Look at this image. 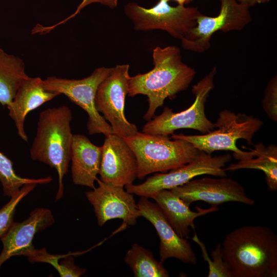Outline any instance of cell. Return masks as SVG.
<instances>
[{"mask_svg": "<svg viewBox=\"0 0 277 277\" xmlns=\"http://www.w3.org/2000/svg\"><path fill=\"white\" fill-rule=\"evenodd\" d=\"M28 77L23 60L0 48V104L9 105L23 81Z\"/></svg>", "mask_w": 277, "mask_h": 277, "instance_id": "21", "label": "cell"}, {"mask_svg": "<svg viewBox=\"0 0 277 277\" xmlns=\"http://www.w3.org/2000/svg\"><path fill=\"white\" fill-rule=\"evenodd\" d=\"M262 108L269 118L277 121V77L275 75L268 83L264 91Z\"/></svg>", "mask_w": 277, "mask_h": 277, "instance_id": "27", "label": "cell"}, {"mask_svg": "<svg viewBox=\"0 0 277 277\" xmlns=\"http://www.w3.org/2000/svg\"><path fill=\"white\" fill-rule=\"evenodd\" d=\"M232 277H276L277 236L269 228L246 225L235 229L221 245Z\"/></svg>", "mask_w": 277, "mask_h": 277, "instance_id": "1", "label": "cell"}, {"mask_svg": "<svg viewBox=\"0 0 277 277\" xmlns=\"http://www.w3.org/2000/svg\"><path fill=\"white\" fill-rule=\"evenodd\" d=\"M152 58L154 67L151 70L130 76L128 80L129 96L143 94L148 97V109L143 116L147 121L154 116L166 98H172L185 90L196 73L183 62L177 46H157L152 51Z\"/></svg>", "mask_w": 277, "mask_h": 277, "instance_id": "2", "label": "cell"}, {"mask_svg": "<svg viewBox=\"0 0 277 277\" xmlns=\"http://www.w3.org/2000/svg\"><path fill=\"white\" fill-rule=\"evenodd\" d=\"M52 180V178L50 176L39 179H30L18 175L13 169L12 161L0 151V182L4 196L11 197L25 184H47Z\"/></svg>", "mask_w": 277, "mask_h": 277, "instance_id": "23", "label": "cell"}, {"mask_svg": "<svg viewBox=\"0 0 277 277\" xmlns=\"http://www.w3.org/2000/svg\"><path fill=\"white\" fill-rule=\"evenodd\" d=\"M216 68L210 72L192 87L195 95L194 103L188 109L174 113L172 109L165 107L159 115L154 116L148 121L142 128V132L153 135L168 136L179 129L189 128L205 134L212 131L215 125L207 117L205 105L210 92L214 88V78Z\"/></svg>", "mask_w": 277, "mask_h": 277, "instance_id": "6", "label": "cell"}, {"mask_svg": "<svg viewBox=\"0 0 277 277\" xmlns=\"http://www.w3.org/2000/svg\"><path fill=\"white\" fill-rule=\"evenodd\" d=\"M214 125L217 129L205 134L187 135L173 133L171 137L185 140L199 151L209 154L217 150L239 153L243 150L237 147L236 141L244 139L248 144H253L252 137L263 126V122L259 118L245 113L236 114L226 109L219 113Z\"/></svg>", "mask_w": 277, "mask_h": 277, "instance_id": "5", "label": "cell"}, {"mask_svg": "<svg viewBox=\"0 0 277 277\" xmlns=\"http://www.w3.org/2000/svg\"><path fill=\"white\" fill-rule=\"evenodd\" d=\"M66 254H51L45 248L36 249L28 258L30 263L44 262L51 265L62 277H79L84 275L86 269L76 265L72 255Z\"/></svg>", "mask_w": 277, "mask_h": 277, "instance_id": "24", "label": "cell"}, {"mask_svg": "<svg viewBox=\"0 0 277 277\" xmlns=\"http://www.w3.org/2000/svg\"><path fill=\"white\" fill-rule=\"evenodd\" d=\"M191 239L199 245L203 258L208 264V277H232L230 269L223 259L220 243H217L211 251L210 259L205 244L199 240L195 233Z\"/></svg>", "mask_w": 277, "mask_h": 277, "instance_id": "25", "label": "cell"}, {"mask_svg": "<svg viewBox=\"0 0 277 277\" xmlns=\"http://www.w3.org/2000/svg\"><path fill=\"white\" fill-rule=\"evenodd\" d=\"M134 152L137 162V177L155 172H166L194 160L201 151L182 139L138 132L123 138Z\"/></svg>", "mask_w": 277, "mask_h": 277, "instance_id": "4", "label": "cell"}, {"mask_svg": "<svg viewBox=\"0 0 277 277\" xmlns=\"http://www.w3.org/2000/svg\"><path fill=\"white\" fill-rule=\"evenodd\" d=\"M111 68H96L89 76L81 80L49 76L43 80L45 90L63 94L85 110L88 114L87 128L90 135L113 133L110 125L97 111L95 97L100 83L109 74Z\"/></svg>", "mask_w": 277, "mask_h": 277, "instance_id": "9", "label": "cell"}, {"mask_svg": "<svg viewBox=\"0 0 277 277\" xmlns=\"http://www.w3.org/2000/svg\"><path fill=\"white\" fill-rule=\"evenodd\" d=\"M170 190L189 206L196 201H203L211 206L228 202L250 206L255 203L254 200L246 195L244 188L239 183L226 177L192 179Z\"/></svg>", "mask_w": 277, "mask_h": 277, "instance_id": "12", "label": "cell"}, {"mask_svg": "<svg viewBox=\"0 0 277 277\" xmlns=\"http://www.w3.org/2000/svg\"><path fill=\"white\" fill-rule=\"evenodd\" d=\"M137 205L141 216L153 225L157 233L161 263L172 258L184 263H197V258L190 243L177 235L157 204L149 201L147 197H141Z\"/></svg>", "mask_w": 277, "mask_h": 277, "instance_id": "15", "label": "cell"}, {"mask_svg": "<svg viewBox=\"0 0 277 277\" xmlns=\"http://www.w3.org/2000/svg\"><path fill=\"white\" fill-rule=\"evenodd\" d=\"M168 2L172 0H165ZM174 1L178 4L179 5L185 6L186 4H188L190 3L193 0H172Z\"/></svg>", "mask_w": 277, "mask_h": 277, "instance_id": "30", "label": "cell"}, {"mask_svg": "<svg viewBox=\"0 0 277 277\" xmlns=\"http://www.w3.org/2000/svg\"><path fill=\"white\" fill-rule=\"evenodd\" d=\"M137 162L128 145L114 133L105 136L98 174L103 182L124 187L137 177Z\"/></svg>", "mask_w": 277, "mask_h": 277, "instance_id": "14", "label": "cell"}, {"mask_svg": "<svg viewBox=\"0 0 277 277\" xmlns=\"http://www.w3.org/2000/svg\"><path fill=\"white\" fill-rule=\"evenodd\" d=\"M34 183L24 185L11 197L10 200L0 209V238L9 230L14 222L16 208L21 201L36 187Z\"/></svg>", "mask_w": 277, "mask_h": 277, "instance_id": "26", "label": "cell"}, {"mask_svg": "<svg viewBox=\"0 0 277 277\" xmlns=\"http://www.w3.org/2000/svg\"><path fill=\"white\" fill-rule=\"evenodd\" d=\"M101 158L102 146L95 145L85 135L73 134L70 160L73 183L93 189Z\"/></svg>", "mask_w": 277, "mask_h": 277, "instance_id": "18", "label": "cell"}, {"mask_svg": "<svg viewBox=\"0 0 277 277\" xmlns=\"http://www.w3.org/2000/svg\"><path fill=\"white\" fill-rule=\"evenodd\" d=\"M129 65H116L111 68L107 77L99 85L95 97L97 111L110 123L114 134L129 137L138 131L136 126L129 122L125 113V103L128 94Z\"/></svg>", "mask_w": 277, "mask_h": 277, "instance_id": "10", "label": "cell"}, {"mask_svg": "<svg viewBox=\"0 0 277 277\" xmlns=\"http://www.w3.org/2000/svg\"><path fill=\"white\" fill-rule=\"evenodd\" d=\"M231 160L229 153L212 156L211 154L201 151L194 160L186 165L168 172L155 173L140 184H128L125 187L133 194L152 199L161 190H171L182 186L199 175L226 177L224 168Z\"/></svg>", "mask_w": 277, "mask_h": 277, "instance_id": "8", "label": "cell"}, {"mask_svg": "<svg viewBox=\"0 0 277 277\" xmlns=\"http://www.w3.org/2000/svg\"><path fill=\"white\" fill-rule=\"evenodd\" d=\"M93 3H98L109 8L114 9L117 6L118 0H82L75 11L68 17L49 27H43L38 25L33 29L34 33L45 34L50 32L56 27L66 23L70 19L73 18L80 13L83 9Z\"/></svg>", "mask_w": 277, "mask_h": 277, "instance_id": "28", "label": "cell"}, {"mask_svg": "<svg viewBox=\"0 0 277 277\" xmlns=\"http://www.w3.org/2000/svg\"><path fill=\"white\" fill-rule=\"evenodd\" d=\"M152 199L161 209L177 235L186 239L189 237V228L195 229L194 221L196 218L218 210L217 206H211L208 209H202L197 206L196 211H192L190 206L170 190H161Z\"/></svg>", "mask_w": 277, "mask_h": 277, "instance_id": "19", "label": "cell"}, {"mask_svg": "<svg viewBox=\"0 0 277 277\" xmlns=\"http://www.w3.org/2000/svg\"><path fill=\"white\" fill-rule=\"evenodd\" d=\"M124 13L136 30H162L180 40L195 26L201 14L197 7L179 5L173 7L165 0H159L149 8L129 2L124 6Z\"/></svg>", "mask_w": 277, "mask_h": 277, "instance_id": "7", "label": "cell"}, {"mask_svg": "<svg viewBox=\"0 0 277 277\" xmlns=\"http://www.w3.org/2000/svg\"><path fill=\"white\" fill-rule=\"evenodd\" d=\"M249 151H242L233 153L239 161L224 168L225 171H234L240 169H254L262 171L265 175V181L269 190L277 189V147L274 144L265 146L259 143L254 149Z\"/></svg>", "mask_w": 277, "mask_h": 277, "instance_id": "20", "label": "cell"}, {"mask_svg": "<svg viewBox=\"0 0 277 277\" xmlns=\"http://www.w3.org/2000/svg\"><path fill=\"white\" fill-rule=\"evenodd\" d=\"M272 0H237V1L249 8L254 6L256 4H264Z\"/></svg>", "mask_w": 277, "mask_h": 277, "instance_id": "29", "label": "cell"}, {"mask_svg": "<svg viewBox=\"0 0 277 277\" xmlns=\"http://www.w3.org/2000/svg\"><path fill=\"white\" fill-rule=\"evenodd\" d=\"M54 222L51 210L44 208L33 210L22 222H14L0 238L3 245L0 253V268L12 256H31L36 250L32 243L35 234L51 226Z\"/></svg>", "mask_w": 277, "mask_h": 277, "instance_id": "16", "label": "cell"}, {"mask_svg": "<svg viewBox=\"0 0 277 277\" xmlns=\"http://www.w3.org/2000/svg\"><path fill=\"white\" fill-rule=\"evenodd\" d=\"M60 95L44 89L43 80L39 77H28L18 87L12 101L7 106L9 115L14 121L17 134L25 142L28 136L25 131L24 123L30 111Z\"/></svg>", "mask_w": 277, "mask_h": 277, "instance_id": "17", "label": "cell"}, {"mask_svg": "<svg viewBox=\"0 0 277 277\" xmlns=\"http://www.w3.org/2000/svg\"><path fill=\"white\" fill-rule=\"evenodd\" d=\"M219 13L208 16L201 13L196 25L182 38V47L187 50L202 53L210 47V40L216 32L240 31L252 19L249 8L237 0H220Z\"/></svg>", "mask_w": 277, "mask_h": 277, "instance_id": "11", "label": "cell"}, {"mask_svg": "<svg viewBox=\"0 0 277 277\" xmlns=\"http://www.w3.org/2000/svg\"><path fill=\"white\" fill-rule=\"evenodd\" d=\"M71 109L67 106L49 108L39 113L37 127L30 149L33 161H38L55 169L58 188L56 201L64 195L63 179L68 172L73 135Z\"/></svg>", "mask_w": 277, "mask_h": 277, "instance_id": "3", "label": "cell"}, {"mask_svg": "<svg viewBox=\"0 0 277 277\" xmlns=\"http://www.w3.org/2000/svg\"><path fill=\"white\" fill-rule=\"evenodd\" d=\"M98 187L87 191L86 196L94 208L98 225L118 219L128 226L136 224L141 214L133 194L124 187L107 184L96 179Z\"/></svg>", "mask_w": 277, "mask_h": 277, "instance_id": "13", "label": "cell"}, {"mask_svg": "<svg viewBox=\"0 0 277 277\" xmlns=\"http://www.w3.org/2000/svg\"><path fill=\"white\" fill-rule=\"evenodd\" d=\"M124 261L135 277H168L163 263L155 260L151 252L135 243L125 254Z\"/></svg>", "mask_w": 277, "mask_h": 277, "instance_id": "22", "label": "cell"}]
</instances>
